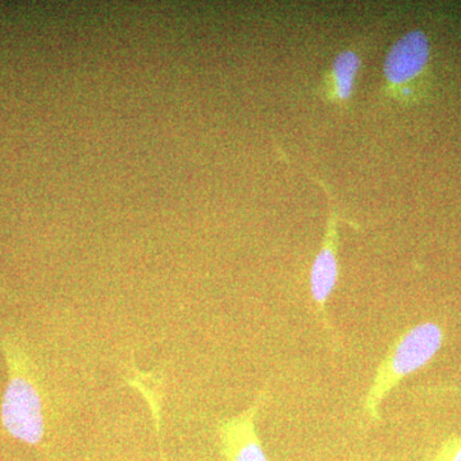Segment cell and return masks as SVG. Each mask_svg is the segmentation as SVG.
I'll return each instance as SVG.
<instances>
[{
	"mask_svg": "<svg viewBox=\"0 0 461 461\" xmlns=\"http://www.w3.org/2000/svg\"><path fill=\"white\" fill-rule=\"evenodd\" d=\"M0 346L8 369L0 409L3 427L23 444L41 445L45 436V415L38 369L20 339L7 335Z\"/></svg>",
	"mask_w": 461,
	"mask_h": 461,
	"instance_id": "cell-1",
	"label": "cell"
},
{
	"mask_svg": "<svg viewBox=\"0 0 461 461\" xmlns=\"http://www.w3.org/2000/svg\"><path fill=\"white\" fill-rule=\"evenodd\" d=\"M444 342V330L433 321H424L405 330L379 363L371 388L364 399V412L372 423L381 421L382 402L402 379L420 371L436 357Z\"/></svg>",
	"mask_w": 461,
	"mask_h": 461,
	"instance_id": "cell-2",
	"label": "cell"
},
{
	"mask_svg": "<svg viewBox=\"0 0 461 461\" xmlns=\"http://www.w3.org/2000/svg\"><path fill=\"white\" fill-rule=\"evenodd\" d=\"M432 47L423 30L403 33L384 62V93L402 105L418 104L429 94Z\"/></svg>",
	"mask_w": 461,
	"mask_h": 461,
	"instance_id": "cell-3",
	"label": "cell"
},
{
	"mask_svg": "<svg viewBox=\"0 0 461 461\" xmlns=\"http://www.w3.org/2000/svg\"><path fill=\"white\" fill-rule=\"evenodd\" d=\"M311 176V175H309ZM312 177V176H311ZM313 178L317 184H320L321 189L327 194L329 198L330 215L327 220L326 232H324L323 242L317 256H315L313 264H312L311 275H309V285H311L312 299H313L315 311L320 315L324 326L330 329L329 318H327V303L330 295L338 286L339 278V264L338 258L339 250V230L338 224L341 218L336 213L332 205L330 193L321 180Z\"/></svg>",
	"mask_w": 461,
	"mask_h": 461,
	"instance_id": "cell-4",
	"label": "cell"
},
{
	"mask_svg": "<svg viewBox=\"0 0 461 461\" xmlns=\"http://www.w3.org/2000/svg\"><path fill=\"white\" fill-rule=\"evenodd\" d=\"M268 399V390L258 393L244 411L218 424L221 453L226 461H269L257 430V417Z\"/></svg>",
	"mask_w": 461,
	"mask_h": 461,
	"instance_id": "cell-5",
	"label": "cell"
},
{
	"mask_svg": "<svg viewBox=\"0 0 461 461\" xmlns=\"http://www.w3.org/2000/svg\"><path fill=\"white\" fill-rule=\"evenodd\" d=\"M362 67V57L353 50L339 51L321 78L318 94L324 102L348 108L353 99L355 83Z\"/></svg>",
	"mask_w": 461,
	"mask_h": 461,
	"instance_id": "cell-6",
	"label": "cell"
},
{
	"mask_svg": "<svg viewBox=\"0 0 461 461\" xmlns=\"http://www.w3.org/2000/svg\"><path fill=\"white\" fill-rule=\"evenodd\" d=\"M127 384L135 388L148 403L149 411L151 412V420L154 421V429L158 446H159V461H168L163 448L162 433V402L165 379L162 375L154 372L140 371L135 364L129 366V375L126 378Z\"/></svg>",
	"mask_w": 461,
	"mask_h": 461,
	"instance_id": "cell-7",
	"label": "cell"
},
{
	"mask_svg": "<svg viewBox=\"0 0 461 461\" xmlns=\"http://www.w3.org/2000/svg\"><path fill=\"white\" fill-rule=\"evenodd\" d=\"M426 461H461V436L446 439Z\"/></svg>",
	"mask_w": 461,
	"mask_h": 461,
	"instance_id": "cell-8",
	"label": "cell"
}]
</instances>
